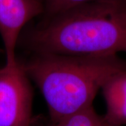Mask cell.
Wrapping results in <instances>:
<instances>
[{
  "instance_id": "1",
  "label": "cell",
  "mask_w": 126,
  "mask_h": 126,
  "mask_svg": "<svg viewBox=\"0 0 126 126\" xmlns=\"http://www.w3.org/2000/svg\"><path fill=\"white\" fill-rule=\"evenodd\" d=\"M20 40L34 54L88 56L126 53V4L124 0L94 1L44 17L23 32Z\"/></svg>"
},
{
  "instance_id": "2",
  "label": "cell",
  "mask_w": 126,
  "mask_h": 126,
  "mask_svg": "<svg viewBox=\"0 0 126 126\" xmlns=\"http://www.w3.org/2000/svg\"><path fill=\"white\" fill-rule=\"evenodd\" d=\"M22 64L43 94L52 123L92 107L104 84L126 70V60L118 55L34 54Z\"/></svg>"
},
{
  "instance_id": "3",
  "label": "cell",
  "mask_w": 126,
  "mask_h": 126,
  "mask_svg": "<svg viewBox=\"0 0 126 126\" xmlns=\"http://www.w3.org/2000/svg\"><path fill=\"white\" fill-rule=\"evenodd\" d=\"M33 93L23 64L0 69V126H32Z\"/></svg>"
},
{
  "instance_id": "4",
  "label": "cell",
  "mask_w": 126,
  "mask_h": 126,
  "mask_svg": "<svg viewBox=\"0 0 126 126\" xmlns=\"http://www.w3.org/2000/svg\"><path fill=\"white\" fill-rule=\"evenodd\" d=\"M44 13L37 0H0V35L4 46L6 64L18 61L16 55L20 36L27 24Z\"/></svg>"
},
{
  "instance_id": "5",
  "label": "cell",
  "mask_w": 126,
  "mask_h": 126,
  "mask_svg": "<svg viewBox=\"0 0 126 126\" xmlns=\"http://www.w3.org/2000/svg\"><path fill=\"white\" fill-rule=\"evenodd\" d=\"M101 90L106 103V121L111 126H126V70L111 77Z\"/></svg>"
},
{
  "instance_id": "6",
  "label": "cell",
  "mask_w": 126,
  "mask_h": 126,
  "mask_svg": "<svg viewBox=\"0 0 126 126\" xmlns=\"http://www.w3.org/2000/svg\"><path fill=\"white\" fill-rule=\"evenodd\" d=\"M48 126H111L104 116L95 111L93 106L73 113Z\"/></svg>"
},
{
  "instance_id": "7",
  "label": "cell",
  "mask_w": 126,
  "mask_h": 126,
  "mask_svg": "<svg viewBox=\"0 0 126 126\" xmlns=\"http://www.w3.org/2000/svg\"><path fill=\"white\" fill-rule=\"evenodd\" d=\"M105 0H44V17H50L67 10L94 1Z\"/></svg>"
},
{
  "instance_id": "8",
  "label": "cell",
  "mask_w": 126,
  "mask_h": 126,
  "mask_svg": "<svg viewBox=\"0 0 126 126\" xmlns=\"http://www.w3.org/2000/svg\"><path fill=\"white\" fill-rule=\"evenodd\" d=\"M37 1H39V2H41V3H42V4L44 3V0H37ZM43 6H44V5H43Z\"/></svg>"
},
{
  "instance_id": "9",
  "label": "cell",
  "mask_w": 126,
  "mask_h": 126,
  "mask_svg": "<svg viewBox=\"0 0 126 126\" xmlns=\"http://www.w3.org/2000/svg\"><path fill=\"white\" fill-rule=\"evenodd\" d=\"M124 1H125V3L126 4V0H124Z\"/></svg>"
}]
</instances>
